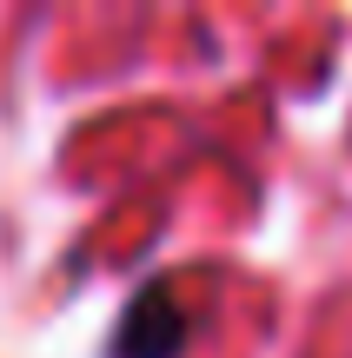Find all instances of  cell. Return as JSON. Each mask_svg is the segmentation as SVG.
<instances>
[{"label":"cell","instance_id":"6da1fadb","mask_svg":"<svg viewBox=\"0 0 352 358\" xmlns=\"http://www.w3.org/2000/svg\"><path fill=\"white\" fill-rule=\"evenodd\" d=\"M180 352H186V312L173 285H140L113 332V358H180Z\"/></svg>","mask_w":352,"mask_h":358}]
</instances>
